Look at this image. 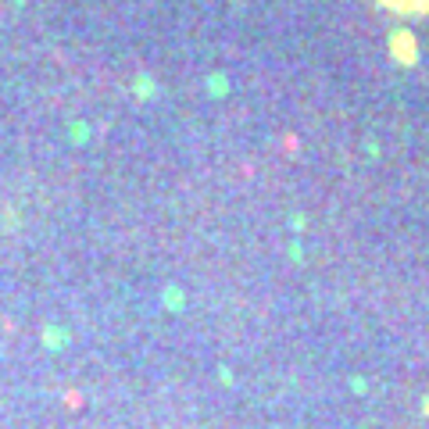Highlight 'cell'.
Returning <instances> with one entry per match:
<instances>
[{
  "instance_id": "obj_1",
  "label": "cell",
  "mask_w": 429,
  "mask_h": 429,
  "mask_svg": "<svg viewBox=\"0 0 429 429\" xmlns=\"http://www.w3.org/2000/svg\"><path fill=\"white\" fill-rule=\"evenodd\" d=\"M383 4L397 11H429V0H383Z\"/></svg>"
}]
</instances>
